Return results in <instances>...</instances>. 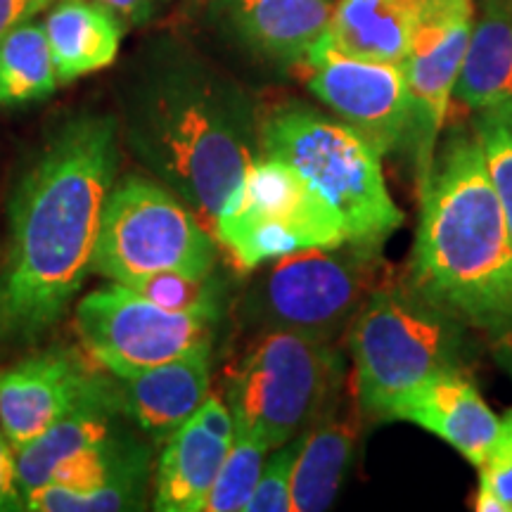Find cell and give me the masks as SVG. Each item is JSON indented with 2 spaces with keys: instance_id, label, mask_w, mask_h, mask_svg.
Wrapping results in <instances>:
<instances>
[{
  "instance_id": "cell-17",
  "label": "cell",
  "mask_w": 512,
  "mask_h": 512,
  "mask_svg": "<svg viewBox=\"0 0 512 512\" xmlns=\"http://www.w3.org/2000/svg\"><path fill=\"white\" fill-rule=\"evenodd\" d=\"M43 29L57 81L72 83L117 62L126 24L98 0H62L48 12Z\"/></svg>"
},
{
  "instance_id": "cell-2",
  "label": "cell",
  "mask_w": 512,
  "mask_h": 512,
  "mask_svg": "<svg viewBox=\"0 0 512 512\" xmlns=\"http://www.w3.org/2000/svg\"><path fill=\"white\" fill-rule=\"evenodd\" d=\"M128 150L211 230L259 159V119L240 83L178 41L147 43L121 81Z\"/></svg>"
},
{
  "instance_id": "cell-19",
  "label": "cell",
  "mask_w": 512,
  "mask_h": 512,
  "mask_svg": "<svg viewBox=\"0 0 512 512\" xmlns=\"http://www.w3.org/2000/svg\"><path fill=\"white\" fill-rule=\"evenodd\" d=\"M453 95L472 112L512 98V0H477Z\"/></svg>"
},
{
  "instance_id": "cell-23",
  "label": "cell",
  "mask_w": 512,
  "mask_h": 512,
  "mask_svg": "<svg viewBox=\"0 0 512 512\" xmlns=\"http://www.w3.org/2000/svg\"><path fill=\"white\" fill-rule=\"evenodd\" d=\"M53 53L43 24L27 19L0 38V105L46 100L57 88Z\"/></svg>"
},
{
  "instance_id": "cell-32",
  "label": "cell",
  "mask_w": 512,
  "mask_h": 512,
  "mask_svg": "<svg viewBox=\"0 0 512 512\" xmlns=\"http://www.w3.org/2000/svg\"><path fill=\"white\" fill-rule=\"evenodd\" d=\"M50 0H0V38L17 24L34 19Z\"/></svg>"
},
{
  "instance_id": "cell-25",
  "label": "cell",
  "mask_w": 512,
  "mask_h": 512,
  "mask_svg": "<svg viewBox=\"0 0 512 512\" xmlns=\"http://www.w3.org/2000/svg\"><path fill=\"white\" fill-rule=\"evenodd\" d=\"M128 290L138 292L140 297L150 299L152 304L166 311L190 313L209 320L219 318V287L209 275H190L181 271H162L143 275V278L128 280Z\"/></svg>"
},
{
  "instance_id": "cell-24",
  "label": "cell",
  "mask_w": 512,
  "mask_h": 512,
  "mask_svg": "<svg viewBox=\"0 0 512 512\" xmlns=\"http://www.w3.org/2000/svg\"><path fill=\"white\" fill-rule=\"evenodd\" d=\"M271 451L264 441L252 437L249 432L235 430L233 446H230L226 460H223L214 486L209 489L204 512H245L249 498H252L264 458Z\"/></svg>"
},
{
  "instance_id": "cell-9",
  "label": "cell",
  "mask_w": 512,
  "mask_h": 512,
  "mask_svg": "<svg viewBox=\"0 0 512 512\" xmlns=\"http://www.w3.org/2000/svg\"><path fill=\"white\" fill-rule=\"evenodd\" d=\"M216 238L188 204L162 183L126 176L102 209L93 271L114 283L162 271L209 275Z\"/></svg>"
},
{
  "instance_id": "cell-15",
  "label": "cell",
  "mask_w": 512,
  "mask_h": 512,
  "mask_svg": "<svg viewBox=\"0 0 512 512\" xmlns=\"http://www.w3.org/2000/svg\"><path fill=\"white\" fill-rule=\"evenodd\" d=\"M387 420L413 422L456 448L475 467L484 463L501 425L463 368L427 377L389 408Z\"/></svg>"
},
{
  "instance_id": "cell-10",
  "label": "cell",
  "mask_w": 512,
  "mask_h": 512,
  "mask_svg": "<svg viewBox=\"0 0 512 512\" xmlns=\"http://www.w3.org/2000/svg\"><path fill=\"white\" fill-rule=\"evenodd\" d=\"M211 323L202 316L166 311L121 283L100 287L76 306L83 347L119 380L211 342Z\"/></svg>"
},
{
  "instance_id": "cell-27",
  "label": "cell",
  "mask_w": 512,
  "mask_h": 512,
  "mask_svg": "<svg viewBox=\"0 0 512 512\" xmlns=\"http://www.w3.org/2000/svg\"><path fill=\"white\" fill-rule=\"evenodd\" d=\"M145 491L140 486H119V489L79 494L60 484H43L24 496V510L31 512H119L143 510Z\"/></svg>"
},
{
  "instance_id": "cell-20",
  "label": "cell",
  "mask_w": 512,
  "mask_h": 512,
  "mask_svg": "<svg viewBox=\"0 0 512 512\" xmlns=\"http://www.w3.org/2000/svg\"><path fill=\"white\" fill-rule=\"evenodd\" d=\"M230 446L233 441L216 437L192 415L181 430L166 439L159 456L155 510L200 512Z\"/></svg>"
},
{
  "instance_id": "cell-8",
  "label": "cell",
  "mask_w": 512,
  "mask_h": 512,
  "mask_svg": "<svg viewBox=\"0 0 512 512\" xmlns=\"http://www.w3.org/2000/svg\"><path fill=\"white\" fill-rule=\"evenodd\" d=\"M214 238L240 271L347 242L342 216L297 166L259 155L214 223Z\"/></svg>"
},
{
  "instance_id": "cell-5",
  "label": "cell",
  "mask_w": 512,
  "mask_h": 512,
  "mask_svg": "<svg viewBox=\"0 0 512 512\" xmlns=\"http://www.w3.org/2000/svg\"><path fill=\"white\" fill-rule=\"evenodd\" d=\"M259 155L297 166L335 204L347 242L382 247L401 228L403 211L384 183L382 155L344 121L304 102H283L259 121Z\"/></svg>"
},
{
  "instance_id": "cell-26",
  "label": "cell",
  "mask_w": 512,
  "mask_h": 512,
  "mask_svg": "<svg viewBox=\"0 0 512 512\" xmlns=\"http://www.w3.org/2000/svg\"><path fill=\"white\" fill-rule=\"evenodd\" d=\"M470 126L482 145L486 171L503 207L512 242V98L477 110Z\"/></svg>"
},
{
  "instance_id": "cell-13",
  "label": "cell",
  "mask_w": 512,
  "mask_h": 512,
  "mask_svg": "<svg viewBox=\"0 0 512 512\" xmlns=\"http://www.w3.org/2000/svg\"><path fill=\"white\" fill-rule=\"evenodd\" d=\"M112 394L74 351H43L0 370V427L17 451L76 408Z\"/></svg>"
},
{
  "instance_id": "cell-29",
  "label": "cell",
  "mask_w": 512,
  "mask_h": 512,
  "mask_svg": "<svg viewBox=\"0 0 512 512\" xmlns=\"http://www.w3.org/2000/svg\"><path fill=\"white\" fill-rule=\"evenodd\" d=\"M299 444L302 434L275 448L273 456L264 463L245 512H292V470Z\"/></svg>"
},
{
  "instance_id": "cell-11",
  "label": "cell",
  "mask_w": 512,
  "mask_h": 512,
  "mask_svg": "<svg viewBox=\"0 0 512 512\" xmlns=\"http://www.w3.org/2000/svg\"><path fill=\"white\" fill-rule=\"evenodd\" d=\"M302 69L309 91L382 157L408 143L413 105L399 64L342 53L325 34Z\"/></svg>"
},
{
  "instance_id": "cell-6",
  "label": "cell",
  "mask_w": 512,
  "mask_h": 512,
  "mask_svg": "<svg viewBox=\"0 0 512 512\" xmlns=\"http://www.w3.org/2000/svg\"><path fill=\"white\" fill-rule=\"evenodd\" d=\"M342 375L344 358L328 339L264 332L230 373L228 408L235 430L249 432L268 448L297 439L323 420Z\"/></svg>"
},
{
  "instance_id": "cell-16",
  "label": "cell",
  "mask_w": 512,
  "mask_h": 512,
  "mask_svg": "<svg viewBox=\"0 0 512 512\" xmlns=\"http://www.w3.org/2000/svg\"><path fill=\"white\" fill-rule=\"evenodd\" d=\"M209 380L211 342H204L188 354L121 380V406L140 430L152 439L166 441L207 399Z\"/></svg>"
},
{
  "instance_id": "cell-28",
  "label": "cell",
  "mask_w": 512,
  "mask_h": 512,
  "mask_svg": "<svg viewBox=\"0 0 512 512\" xmlns=\"http://www.w3.org/2000/svg\"><path fill=\"white\" fill-rule=\"evenodd\" d=\"M479 489L475 496L477 512H512V406L498 425L496 439L477 467Z\"/></svg>"
},
{
  "instance_id": "cell-22",
  "label": "cell",
  "mask_w": 512,
  "mask_h": 512,
  "mask_svg": "<svg viewBox=\"0 0 512 512\" xmlns=\"http://www.w3.org/2000/svg\"><path fill=\"white\" fill-rule=\"evenodd\" d=\"M119 406L121 392L86 403L50 427L48 432H43L41 437L17 448V477L22 494L27 496L29 491L48 484L57 467L72 458L74 453L119 432L114 427V413L119 411Z\"/></svg>"
},
{
  "instance_id": "cell-3",
  "label": "cell",
  "mask_w": 512,
  "mask_h": 512,
  "mask_svg": "<svg viewBox=\"0 0 512 512\" xmlns=\"http://www.w3.org/2000/svg\"><path fill=\"white\" fill-rule=\"evenodd\" d=\"M418 192L408 283L465 325L512 335V242L472 126L437 145Z\"/></svg>"
},
{
  "instance_id": "cell-31",
  "label": "cell",
  "mask_w": 512,
  "mask_h": 512,
  "mask_svg": "<svg viewBox=\"0 0 512 512\" xmlns=\"http://www.w3.org/2000/svg\"><path fill=\"white\" fill-rule=\"evenodd\" d=\"M98 3L110 8L126 27H143L164 15L174 0H98Z\"/></svg>"
},
{
  "instance_id": "cell-21",
  "label": "cell",
  "mask_w": 512,
  "mask_h": 512,
  "mask_svg": "<svg viewBox=\"0 0 512 512\" xmlns=\"http://www.w3.org/2000/svg\"><path fill=\"white\" fill-rule=\"evenodd\" d=\"M358 427L349 420L316 422L302 434L292 470V510H328L356 451Z\"/></svg>"
},
{
  "instance_id": "cell-18",
  "label": "cell",
  "mask_w": 512,
  "mask_h": 512,
  "mask_svg": "<svg viewBox=\"0 0 512 512\" xmlns=\"http://www.w3.org/2000/svg\"><path fill=\"white\" fill-rule=\"evenodd\" d=\"M430 0H337L328 41L342 53L403 64Z\"/></svg>"
},
{
  "instance_id": "cell-7",
  "label": "cell",
  "mask_w": 512,
  "mask_h": 512,
  "mask_svg": "<svg viewBox=\"0 0 512 512\" xmlns=\"http://www.w3.org/2000/svg\"><path fill=\"white\" fill-rule=\"evenodd\" d=\"M380 247L344 242L273 259L245 297V316L264 332H297L332 342L384 283Z\"/></svg>"
},
{
  "instance_id": "cell-12",
  "label": "cell",
  "mask_w": 512,
  "mask_h": 512,
  "mask_svg": "<svg viewBox=\"0 0 512 512\" xmlns=\"http://www.w3.org/2000/svg\"><path fill=\"white\" fill-rule=\"evenodd\" d=\"M475 22V0H430L413 31L401 69L411 93L413 147L418 181L430 169L453 88L463 67Z\"/></svg>"
},
{
  "instance_id": "cell-14",
  "label": "cell",
  "mask_w": 512,
  "mask_h": 512,
  "mask_svg": "<svg viewBox=\"0 0 512 512\" xmlns=\"http://www.w3.org/2000/svg\"><path fill=\"white\" fill-rule=\"evenodd\" d=\"M216 34L254 60L302 69L328 34L332 0H200Z\"/></svg>"
},
{
  "instance_id": "cell-4",
  "label": "cell",
  "mask_w": 512,
  "mask_h": 512,
  "mask_svg": "<svg viewBox=\"0 0 512 512\" xmlns=\"http://www.w3.org/2000/svg\"><path fill=\"white\" fill-rule=\"evenodd\" d=\"M463 320L415 287L384 283L370 294L347 328L358 408L387 420L389 408L441 370L460 368Z\"/></svg>"
},
{
  "instance_id": "cell-1",
  "label": "cell",
  "mask_w": 512,
  "mask_h": 512,
  "mask_svg": "<svg viewBox=\"0 0 512 512\" xmlns=\"http://www.w3.org/2000/svg\"><path fill=\"white\" fill-rule=\"evenodd\" d=\"M119 169V121L76 114L22 178L0 273V339H34L93 271L102 209Z\"/></svg>"
},
{
  "instance_id": "cell-30",
  "label": "cell",
  "mask_w": 512,
  "mask_h": 512,
  "mask_svg": "<svg viewBox=\"0 0 512 512\" xmlns=\"http://www.w3.org/2000/svg\"><path fill=\"white\" fill-rule=\"evenodd\" d=\"M24 510V494L17 477V460L12 456V444L0 427V512Z\"/></svg>"
}]
</instances>
